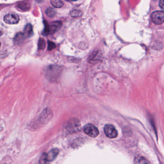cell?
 <instances>
[{"instance_id": "6da1fadb", "label": "cell", "mask_w": 164, "mask_h": 164, "mask_svg": "<svg viewBox=\"0 0 164 164\" xmlns=\"http://www.w3.org/2000/svg\"><path fill=\"white\" fill-rule=\"evenodd\" d=\"M83 130L86 134L93 138L97 137L99 133L98 129L94 125L90 123L87 124L84 126Z\"/></svg>"}, {"instance_id": "7a4b0ae2", "label": "cell", "mask_w": 164, "mask_h": 164, "mask_svg": "<svg viewBox=\"0 0 164 164\" xmlns=\"http://www.w3.org/2000/svg\"><path fill=\"white\" fill-rule=\"evenodd\" d=\"M152 21L155 25H161L164 23V12L163 11H155L151 16Z\"/></svg>"}, {"instance_id": "3957f363", "label": "cell", "mask_w": 164, "mask_h": 164, "mask_svg": "<svg viewBox=\"0 0 164 164\" xmlns=\"http://www.w3.org/2000/svg\"><path fill=\"white\" fill-rule=\"evenodd\" d=\"M104 132L107 137L115 138L118 136V132L113 126L110 124L106 125L104 127Z\"/></svg>"}, {"instance_id": "277c9868", "label": "cell", "mask_w": 164, "mask_h": 164, "mask_svg": "<svg viewBox=\"0 0 164 164\" xmlns=\"http://www.w3.org/2000/svg\"><path fill=\"white\" fill-rule=\"evenodd\" d=\"M19 16L16 14H9L4 16V20L6 23L9 25L17 24L20 21Z\"/></svg>"}, {"instance_id": "5b68a950", "label": "cell", "mask_w": 164, "mask_h": 164, "mask_svg": "<svg viewBox=\"0 0 164 164\" xmlns=\"http://www.w3.org/2000/svg\"><path fill=\"white\" fill-rule=\"evenodd\" d=\"M59 154V150L57 149H54L51 150L48 154L45 155V158L48 162H52L56 159Z\"/></svg>"}, {"instance_id": "8992f818", "label": "cell", "mask_w": 164, "mask_h": 164, "mask_svg": "<svg viewBox=\"0 0 164 164\" xmlns=\"http://www.w3.org/2000/svg\"><path fill=\"white\" fill-rule=\"evenodd\" d=\"M61 21H56L52 22L50 26V34H53L62 26Z\"/></svg>"}, {"instance_id": "52a82bcc", "label": "cell", "mask_w": 164, "mask_h": 164, "mask_svg": "<svg viewBox=\"0 0 164 164\" xmlns=\"http://www.w3.org/2000/svg\"><path fill=\"white\" fill-rule=\"evenodd\" d=\"M134 164H152L150 162L143 156H137L134 160Z\"/></svg>"}, {"instance_id": "ba28073f", "label": "cell", "mask_w": 164, "mask_h": 164, "mask_svg": "<svg viewBox=\"0 0 164 164\" xmlns=\"http://www.w3.org/2000/svg\"><path fill=\"white\" fill-rule=\"evenodd\" d=\"M23 34L26 38H29L33 35V29L31 25L29 24L26 25L24 30Z\"/></svg>"}, {"instance_id": "9c48e42d", "label": "cell", "mask_w": 164, "mask_h": 164, "mask_svg": "<svg viewBox=\"0 0 164 164\" xmlns=\"http://www.w3.org/2000/svg\"><path fill=\"white\" fill-rule=\"evenodd\" d=\"M25 38H26V37H25V35H24L23 33H17L14 39V42L15 44H20L21 43L23 42Z\"/></svg>"}, {"instance_id": "30bf717a", "label": "cell", "mask_w": 164, "mask_h": 164, "mask_svg": "<svg viewBox=\"0 0 164 164\" xmlns=\"http://www.w3.org/2000/svg\"><path fill=\"white\" fill-rule=\"evenodd\" d=\"M51 3L54 7L60 8L63 6L64 4L61 0H51Z\"/></svg>"}, {"instance_id": "8fae6325", "label": "cell", "mask_w": 164, "mask_h": 164, "mask_svg": "<svg viewBox=\"0 0 164 164\" xmlns=\"http://www.w3.org/2000/svg\"><path fill=\"white\" fill-rule=\"evenodd\" d=\"M56 11L51 7H49L46 10V14L48 17L50 18H53L56 14Z\"/></svg>"}, {"instance_id": "7c38bea8", "label": "cell", "mask_w": 164, "mask_h": 164, "mask_svg": "<svg viewBox=\"0 0 164 164\" xmlns=\"http://www.w3.org/2000/svg\"><path fill=\"white\" fill-rule=\"evenodd\" d=\"M17 6H18V8L20 9L21 10L23 11L28 10H29L30 8L29 4H27V3H26V2H24V1L18 4V5H17Z\"/></svg>"}, {"instance_id": "4fadbf2b", "label": "cell", "mask_w": 164, "mask_h": 164, "mask_svg": "<svg viewBox=\"0 0 164 164\" xmlns=\"http://www.w3.org/2000/svg\"><path fill=\"white\" fill-rule=\"evenodd\" d=\"M70 14L71 15V16H72V17H77L82 16V13L81 11L77 9H74V10L71 11L70 13Z\"/></svg>"}, {"instance_id": "5bb4252c", "label": "cell", "mask_w": 164, "mask_h": 164, "mask_svg": "<svg viewBox=\"0 0 164 164\" xmlns=\"http://www.w3.org/2000/svg\"><path fill=\"white\" fill-rule=\"evenodd\" d=\"M45 42L43 39H40L39 40V43H38V46L40 49H43L45 47Z\"/></svg>"}, {"instance_id": "9a60e30c", "label": "cell", "mask_w": 164, "mask_h": 164, "mask_svg": "<svg viewBox=\"0 0 164 164\" xmlns=\"http://www.w3.org/2000/svg\"><path fill=\"white\" fill-rule=\"evenodd\" d=\"M48 49L49 51H51L52 49H54L56 47V44L52 42H48Z\"/></svg>"}, {"instance_id": "2e32d148", "label": "cell", "mask_w": 164, "mask_h": 164, "mask_svg": "<svg viewBox=\"0 0 164 164\" xmlns=\"http://www.w3.org/2000/svg\"><path fill=\"white\" fill-rule=\"evenodd\" d=\"M159 6L160 8L164 10V0H160L159 1Z\"/></svg>"}, {"instance_id": "e0dca14e", "label": "cell", "mask_w": 164, "mask_h": 164, "mask_svg": "<svg viewBox=\"0 0 164 164\" xmlns=\"http://www.w3.org/2000/svg\"><path fill=\"white\" fill-rule=\"evenodd\" d=\"M72 1H78V0H71Z\"/></svg>"}]
</instances>
